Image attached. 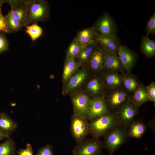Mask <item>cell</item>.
<instances>
[{
	"label": "cell",
	"mask_w": 155,
	"mask_h": 155,
	"mask_svg": "<svg viewBox=\"0 0 155 155\" xmlns=\"http://www.w3.org/2000/svg\"><path fill=\"white\" fill-rule=\"evenodd\" d=\"M98 47L97 43L94 41L83 47L76 58L80 65L88 62L92 54Z\"/></svg>",
	"instance_id": "18"
},
{
	"label": "cell",
	"mask_w": 155,
	"mask_h": 155,
	"mask_svg": "<svg viewBox=\"0 0 155 155\" xmlns=\"http://www.w3.org/2000/svg\"><path fill=\"white\" fill-rule=\"evenodd\" d=\"M111 113L104 96L93 97L91 99L86 119L91 120Z\"/></svg>",
	"instance_id": "9"
},
{
	"label": "cell",
	"mask_w": 155,
	"mask_h": 155,
	"mask_svg": "<svg viewBox=\"0 0 155 155\" xmlns=\"http://www.w3.org/2000/svg\"><path fill=\"white\" fill-rule=\"evenodd\" d=\"M122 78L123 83L126 90L131 92H135L138 85L135 79L130 76L125 77Z\"/></svg>",
	"instance_id": "30"
},
{
	"label": "cell",
	"mask_w": 155,
	"mask_h": 155,
	"mask_svg": "<svg viewBox=\"0 0 155 155\" xmlns=\"http://www.w3.org/2000/svg\"><path fill=\"white\" fill-rule=\"evenodd\" d=\"M104 79L107 86L111 89L118 88L123 83L122 78L118 74L114 72L106 74L104 76Z\"/></svg>",
	"instance_id": "26"
},
{
	"label": "cell",
	"mask_w": 155,
	"mask_h": 155,
	"mask_svg": "<svg viewBox=\"0 0 155 155\" xmlns=\"http://www.w3.org/2000/svg\"><path fill=\"white\" fill-rule=\"evenodd\" d=\"M74 38L70 44L67 50L66 59H74L78 56L83 47Z\"/></svg>",
	"instance_id": "28"
},
{
	"label": "cell",
	"mask_w": 155,
	"mask_h": 155,
	"mask_svg": "<svg viewBox=\"0 0 155 155\" xmlns=\"http://www.w3.org/2000/svg\"><path fill=\"white\" fill-rule=\"evenodd\" d=\"M128 136L127 129L120 125L108 131L104 135V146L108 151L109 155H112L125 142Z\"/></svg>",
	"instance_id": "3"
},
{
	"label": "cell",
	"mask_w": 155,
	"mask_h": 155,
	"mask_svg": "<svg viewBox=\"0 0 155 155\" xmlns=\"http://www.w3.org/2000/svg\"><path fill=\"white\" fill-rule=\"evenodd\" d=\"M95 40L102 46L104 50L118 54L121 44L116 36L103 35L96 32Z\"/></svg>",
	"instance_id": "14"
},
{
	"label": "cell",
	"mask_w": 155,
	"mask_h": 155,
	"mask_svg": "<svg viewBox=\"0 0 155 155\" xmlns=\"http://www.w3.org/2000/svg\"><path fill=\"white\" fill-rule=\"evenodd\" d=\"M10 5L11 9L8 13L18 20L23 26L29 25L28 13L25 0H4Z\"/></svg>",
	"instance_id": "7"
},
{
	"label": "cell",
	"mask_w": 155,
	"mask_h": 155,
	"mask_svg": "<svg viewBox=\"0 0 155 155\" xmlns=\"http://www.w3.org/2000/svg\"><path fill=\"white\" fill-rule=\"evenodd\" d=\"M28 13L29 24L44 22L49 18V8L46 1L44 0H26Z\"/></svg>",
	"instance_id": "2"
},
{
	"label": "cell",
	"mask_w": 155,
	"mask_h": 155,
	"mask_svg": "<svg viewBox=\"0 0 155 155\" xmlns=\"http://www.w3.org/2000/svg\"><path fill=\"white\" fill-rule=\"evenodd\" d=\"M7 137H8L3 135L0 132V141L4 139L5 138H6Z\"/></svg>",
	"instance_id": "37"
},
{
	"label": "cell",
	"mask_w": 155,
	"mask_h": 155,
	"mask_svg": "<svg viewBox=\"0 0 155 155\" xmlns=\"http://www.w3.org/2000/svg\"><path fill=\"white\" fill-rule=\"evenodd\" d=\"M137 109L131 98L119 107L114 114L120 125L127 129L133 121Z\"/></svg>",
	"instance_id": "4"
},
{
	"label": "cell",
	"mask_w": 155,
	"mask_h": 155,
	"mask_svg": "<svg viewBox=\"0 0 155 155\" xmlns=\"http://www.w3.org/2000/svg\"><path fill=\"white\" fill-rule=\"evenodd\" d=\"M0 144V155H16V144L13 138L9 137Z\"/></svg>",
	"instance_id": "25"
},
{
	"label": "cell",
	"mask_w": 155,
	"mask_h": 155,
	"mask_svg": "<svg viewBox=\"0 0 155 155\" xmlns=\"http://www.w3.org/2000/svg\"><path fill=\"white\" fill-rule=\"evenodd\" d=\"M71 131L77 144L83 141L89 133V123L86 119L74 113L71 117Z\"/></svg>",
	"instance_id": "5"
},
{
	"label": "cell",
	"mask_w": 155,
	"mask_h": 155,
	"mask_svg": "<svg viewBox=\"0 0 155 155\" xmlns=\"http://www.w3.org/2000/svg\"><path fill=\"white\" fill-rule=\"evenodd\" d=\"M5 16L10 33L17 32L23 27L18 20L10 14L8 13Z\"/></svg>",
	"instance_id": "29"
},
{
	"label": "cell",
	"mask_w": 155,
	"mask_h": 155,
	"mask_svg": "<svg viewBox=\"0 0 155 155\" xmlns=\"http://www.w3.org/2000/svg\"><path fill=\"white\" fill-rule=\"evenodd\" d=\"M88 77L86 71L84 69L76 71L65 83L64 90L65 93L75 92L82 86Z\"/></svg>",
	"instance_id": "13"
},
{
	"label": "cell",
	"mask_w": 155,
	"mask_h": 155,
	"mask_svg": "<svg viewBox=\"0 0 155 155\" xmlns=\"http://www.w3.org/2000/svg\"><path fill=\"white\" fill-rule=\"evenodd\" d=\"M103 143L98 139L84 140L77 145L73 150V155H101Z\"/></svg>",
	"instance_id": "6"
},
{
	"label": "cell",
	"mask_w": 155,
	"mask_h": 155,
	"mask_svg": "<svg viewBox=\"0 0 155 155\" xmlns=\"http://www.w3.org/2000/svg\"><path fill=\"white\" fill-rule=\"evenodd\" d=\"M147 129L146 125L138 121H133L127 128L128 136L130 137L140 139Z\"/></svg>",
	"instance_id": "19"
},
{
	"label": "cell",
	"mask_w": 155,
	"mask_h": 155,
	"mask_svg": "<svg viewBox=\"0 0 155 155\" xmlns=\"http://www.w3.org/2000/svg\"><path fill=\"white\" fill-rule=\"evenodd\" d=\"M118 54L122 67L127 72H130L137 61V54L127 47L121 44Z\"/></svg>",
	"instance_id": "12"
},
{
	"label": "cell",
	"mask_w": 155,
	"mask_h": 155,
	"mask_svg": "<svg viewBox=\"0 0 155 155\" xmlns=\"http://www.w3.org/2000/svg\"><path fill=\"white\" fill-rule=\"evenodd\" d=\"M36 155H54L52 146L46 144L38 149Z\"/></svg>",
	"instance_id": "34"
},
{
	"label": "cell",
	"mask_w": 155,
	"mask_h": 155,
	"mask_svg": "<svg viewBox=\"0 0 155 155\" xmlns=\"http://www.w3.org/2000/svg\"><path fill=\"white\" fill-rule=\"evenodd\" d=\"M119 125L115 114L111 112L90 120L89 123V133L93 139H98L101 137L104 136L112 129Z\"/></svg>",
	"instance_id": "1"
},
{
	"label": "cell",
	"mask_w": 155,
	"mask_h": 155,
	"mask_svg": "<svg viewBox=\"0 0 155 155\" xmlns=\"http://www.w3.org/2000/svg\"><path fill=\"white\" fill-rule=\"evenodd\" d=\"M4 3V1L3 0H0V9L1 8L3 4Z\"/></svg>",
	"instance_id": "38"
},
{
	"label": "cell",
	"mask_w": 155,
	"mask_h": 155,
	"mask_svg": "<svg viewBox=\"0 0 155 155\" xmlns=\"http://www.w3.org/2000/svg\"><path fill=\"white\" fill-rule=\"evenodd\" d=\"M142 52L146 57L151 58L155 55V41L149 38L147 35L143 36L140 45Z\"/></svg>",
	"instance_id": "21"
},
{
	"label": "cell",
	"mask_w": 155,
	"mask_h": 155,
	"mask_svg": "<svg viewBox=\"0 0 155 155\" xmlns=\"http://www.w3.org/2000/svg\"><path fill=\"white\" fill-rule=\"evenodd\" d=\"M104 52V67L111 72L121 70L123 67L117 54L105 50Z\"/></svg>",
	"instance_id": "16"
},
{
	"label": "cell",
	"mask_w": 155,
	"mask_h": 155,
	"mask_svg": "<svg viewBox=\"0 0 155 155\" xmlns=\"http://www.w3.org/2000/svg\"><path fill=\"white\" fill-rule=\"evenodd\" d=\"M18 124L7 113L0 112V132L7 137L10 136L17 129Z\"/></svg>",
	"instance_id": "15"
},
{
	"label": "cell",
	"mask_w": 155,
	"mask_h": 155,
	"mask_svg": "<svg viewBox=\"0 0 155 155\" xmlns=\"http://www.w3.org/2000/svg\"><path fill=\"white\" fill-rule=\"evenodd\" d=\"M132 99L137 109L143 104L150 100L146 88L142 84H138Z\"/></svg>",
	"instance_id": "22"
},
{
	"label": "cell",
	"mask_w": 155,
	"mask_h": 155,
	"mask_svg": "<svg viewBox=\"0 0 155 155\" xmlns=\"http://www.w3.org/2000/svg\"><path fill=\"white\" fill-rule=\"evenodd\" d=\"M104 56V49L98 47L93 52L88 62L92 70L98 71L103 69Z\"/></svg>",
	"instance_id": "17"
},
{
	"label": "cell",
	"mask_w": 155,
	"mask_h": 155,
	"mask_svg": "<svg viewBox=\"0 0 155 155\" xmlns=\"http://www.w3.org/2000/svg\"><path fill=\"white\" fill-rule=\"evenodd\" d=\"M86 88L93 97H99L104 90V85L100 79L96 78L92 79L88 83Z\"/></svg>",
	"instance_id": "24"
},
{
	"label": "cell",
	"mask_w": 155,
	"mask_h": 155,
	"mask_svg": "<svg viewBox=\"0 0 155 155\" xmlns=\"http://www.w3.org/2000/svg\"><path fill=\"white\" fill-rule=\"evenodd\" d=\"M9 46V42L5 34L0 32V54L7 51Z\"/></svg>",
	"instance_id": "33"
},
{
	"label": "cell",
	"mask_w": 155,
	"mask_h": 155,
	"mask_svg": "<svg viewBox=\"0 0 155 155\" xmlns=\"http://www.w3.org/2000/svg\"><path fill=\"white\" fill-rule=\"evenodd\" d=\"M25 26L26 28V33L29 35L33 41L38 38L42 34L43 30L37 23H34L30 25H26Z\"/></svg>",
	"instance_id": "27"
},
{
	"label": "cell",
	"mask_w": 155,
	"mask_h": 155,
	"mask_svg": "<svg viewBox=\"0 0 155 155\" xmlns=\"http://www.w3.org/2000/svg\"><path fill=\"white\" fill-rule=\"evenodd\" d=\"M146 31L147 35L151 34L153 35L155 34V13L154 12L148 20L146 26Z\"/></svg>",
	"instance_id": "31"
},
{
	"label": "cell",
	"mask_w": 155,
	"mask_h": 155,
	"mask_svg": "<svg viewBox=\"0 0 155 155\" xmlns=\"http://www.w3.org/2000/svg\"><path fill=\"white\" fill-rule=\"evenodd\" d=\"M17 153L18 155H33V152L31 144L29 143L27 144L25 148L19 149Z\"/></svg>",
	"instance_id": "36"
},
{
	"label": "cell",
	"mask_w": 155,
	"mask_h": 155,
	"mask_svg": "<svg viewBox=\"0 0 155 155\" xmlns=\"http://www.w3.org/2000/svg\"><path fill=\"white\" fill-rule=\"evenodd\" d=\"M148 96L150 100L155 102V84L152 82L146 87Z\"/></svg>",
	"instance_id": "35"
},
{
	"label": "cell",
	"mask_w": 155,
	"mask_h": 155,
	"mask_svg": "<svg viewBox=\"0 0 155 155\" xmlns=\"http://www.w3.org/2000/svg\"><path fill=\"white\" fill-rule=\"evenodd\" d=\"M117 88L113 89L105 99L110 111L111 110L115 111L130 98L126 92Z\"/></svg>",
	"instance_id": "11"
},
{
	"label": "cell",
	"mask_w": 155,
	"mask_h": 155,
	"mask_svg": "<svg viewBox=\"0 0 155 155\" xmlns=\"http://www.w3.org/2000/svg\"><path fill=\"white\" fill-rule=\"evenodd\" d=\"M0 32L5 34L11 33L8 26L6 18L3 14L1 8L0 9Z\"/></svg>",
	"instance_id": "32"
},
{
	"label": "cell",
	"mask_w": 155,
	"mask_h": 155,
	"mask_svg": "<svg viewBox=\"0 0 155 155\" xmlns=\"http://www.w3.org/2000/svg\"><path fill=\"white\" fill-rule=\"evenodd\" d=\"M80 65L74 59H66L64 63L63 79L65 83L76 71Z\"/></svg>",
	"instance_id": "23"
},
{
	"label": "cell",
	"mask_w": 155,
	"mask_h": 155,
	"mask_svg": "<svg viewBox=\"0 0 155 155\" xmlns=\"http://www.w3.org/2000/svg\"><path fill=\"white\" fill-rule=\"evenodd\" d=\"M96 32L102 35L116 36L117 33L116 25L111 16L105 12L96 21L93 26Z\"/></svg>",
	"instance_id": "8"
},
{
	"label": "cell",
	"mask_w": 155,
	"mask_h": 155,
	"mask_svg": "<svg viewBox=\"0 0 155 155\" xmlns=\"http://www.w3.org/2000/svg\"><path fill=\"white\" fill-rule=\"evenodd\" d=\"M74 113L86 118L88 111L91 99L82 92L74 93L71 96Z\"/></svg>",
	"instance_id": "10"
},
{
	"label": "cell",
	"mask_w": 155,
	"mask_h": 155,
	"mask_svg": "<svg viewBox=\"0 0 155 155\" xmlns=\"http://www.w3.org/2000/svg\"><path fill=\"white\" fill-rule=\"evenodd\" d=\"M96 31L93 27L80 31L75 38L83 46L95 41Z\"/></svg>",
	"instance_id": "20"
}]
</instances>
